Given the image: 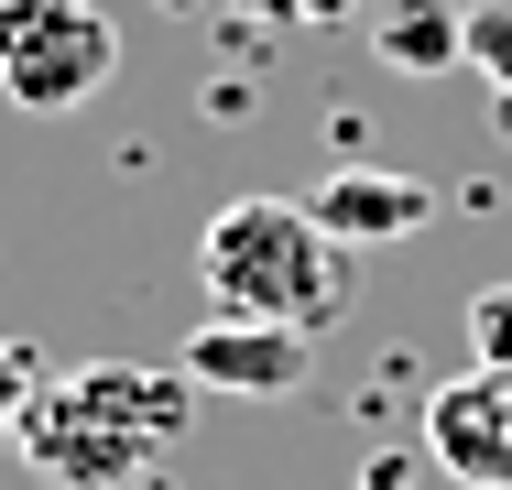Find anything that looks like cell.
Listing matches in <instances>:
<instances>
[{
	"mask_svg": "<svg viewBox=\"0 0 512 490\" xmlns=\"http://www.w3.org/2000/svg\"><path fill=\"white\" fill-rule=\"evenodd\" d=\"M186 414L197 382L186 371H153V360H88V371H55L22 414V469L55 490H120L142 469H164L186 447Z\"/></svg>",
	"mask_w": 512,
	"mask_h": 490,
	"instance_id": "cell-1",
	"label": "cell"
},
{
	"mask_svg": "<svg viewBox=\"0 0 512 490\" xmlns=\"http://www.w3.org/2000/svg\"><path fill=\"white\" fill-rule=\"evenodd\" d=\"M197 273L218 316H273V327H306V338H327L360 305V251L306 196H229L197 240Z\"/></svg>",
	"mask_w": 512,
	"mask_h": 490,
	"instance_id": "cell-2",
	"label": "cell"
},
{
	"mask_svg": "<svg viewBox=\"0 0 512 490\" xmlns=\"http://www.w3.org/2000/svg\"><path fill=\"white\" fill-rule=\"evenodd\" d=\"M120 77V22L99 0H0V98L66 120Z\"/></svg>",
	"mask_w": 512,
	"mask_h": 490,
	"instance_id": "cell-3",
	"label": "cell"
},
{
	"mask_svg": "<svg viewBox=\"0 0 512 490\" xmlns=\"http://www.w3.org/2000/svg\"><path fill=\"white\" fill-rule=\"evenodd\" d=\"M425 469H447L458 490H512V371L469 360L425 392Z\"/></svg>",
	"mask_w": 512,
	"mask_h": 490,
	"instance_id": "cell-4",
	"label": "cell"
},
{
	"mask_svg": "<svg viewBox=\"0 0 512 490\" xmlns=\"http://www.w3.org/2000/svg\"><path fill=\"white\" fill-rule=\"evenodd\" d=\"M175 371L197 392H229V403H284V392L316 382V338L306 327H273V316H207L197 338L175 349Z\"/></svg>",
	"mask_w": 512,
	"mask_h": 490,
	"instance_id": "cell-5",
	"label": "cell"
},
{
	"mask_svg": "<svg viewBox=\"0 0 512 490\" xmlns=\"http://www.w3.org/2000/svg\"><path fill=\"white\" fill-rule=\"evenodd\" d=\"M306 207L349 251H382V240H414V229L436 218V186H425V175H393V164H338L327 186H306Z\"/></svg>",
	"mask_w": 512,
	"mask_h": 490,
	"instance_id": "cell-6",
	"label": "cell"
},
{
	"mask_svg": "<svg viewBox=\"0 0 512 490\" xmlns=\"http://www.w3.org/2000/svg\"><path fill=\"white\" fill-rule=\"evenodd\" d=\"M371 55H382L393 77L469 66V0H382V11H371Z\"/></svg>",
	"mask_w": 512,
	"mask_h": 490,
	"instance_id": "cell-7",
	"label": "cell"
},
{
	"mask_svg": "<svg viewBox=\"0 0 512 490\" xmlns=\"http://www.w3.org/2000/svg\"><path fill=\"white\" fill-rule=\"evenodd\" d=\"M44 382H55L44 349H33V338H0V458L22 447V414H33V392H44Z\"/></svg>",
	"mask_w": 512,
	"mask_h": 490,
	"instance_id": "cell-8",
	"label": "cell"
},
{
	"mask_svg": "<svg viewBox=\"0 0 512 490\" xmlns=\"http://www.w3.org/2000/svg\"><path fill=\"white\" fill-rule=\"evenodd\" d=\"M469 66L491 77V98H512V0H469Z\"/></svg>",
	"mask_w": 512,
	"mask_h": 490,
	"instance_id": "cell-9",
	"label": "cell"
},
{
	"mask_svg": "<svg viewBox=\"0 0 512 490\" xmlns=\"http://www.w3.org/2000/svg\"><path fill=\"white\" fill-rule=\"evenodd\" d=\"M469 349L512 371V273H502V284H480V294H469Z\"/></svg>",
	"mask_w": 512,
	"mask_h": 490,
	"instance_id": "cell-10",
	"label": "cell"
},
{
	"mask_svg": "<svg viewBox=\"0 0 512 490\" xmlns=\"http://www.w3.org/2000/svg\"><path fill=\"white\" fill-rule=\"evenodd\" d=\"M240 22H262V33H306V0H229Z\"/></svg>",
	"mask_w": 512,
	"mask_h": 490,
	"instance_id": "cell-11",
	"label": "cell"
}]
</instances>
